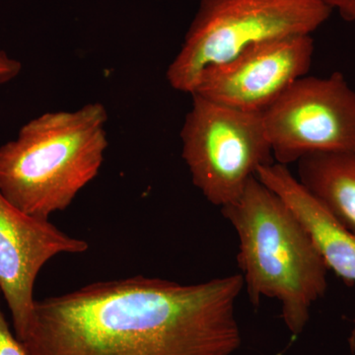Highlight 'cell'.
Returning <instances> with one entry per match:
<instances>
[{"instance_id":"7c38bea8","label":"cell","mask_w":355,"mask_h":355,"mask_svg":"<svg viewBox=\"0 0 355 355\" xmlns=\"http://www.w3.org/2000/svg\"><path fill=\"white\" fill-rule=\"evenodd\" d=\"M21 69L20 62L9 57L6 51H0V85L15 78L20 73Z\"/></svg>"},{"instance_id":"277c9868","label":"cell","mask_w":355,"mask_h":355,"mask_svg":"<svg viewBox=\"0 0 355 355\" xmlns=\"http://www.w3.org/2000/svg\"><path fill=\"white\" fill-rule=\"evenodd\" d=\"M331 12L324 0H200L181 51L166 72L168 83L191 94L205 69L257 44L311 35Z\"/></svg>"},{"instance_id":"5b68a950","label":"cell","mask_w":355,"mask_h":355,"mask_svg":"<svg viewBox=\"0 0 355 355\" xmlns=\"http://www.w3.org/2000/svg\"><path fill=\"white\" fill-rule=\"evenodd\" d=\"M182 128V157L191 180L210 203L235 202L259 168L272 165L263 113H247L191 95Z\"/></svg>"},{"instance_id":"7a4b0ae2","label":"cell","mask_w":355,"mask_h":355,"mask_svg":"<svg viewBox=\"0 0 355 355\" xmlns=\"http://www.w3.org/2000/svg\"><path fill=\"white\" fill-rule=\"evenodd\" d=\"M221 214L239 239L238 266L250 302L277 299L287 329L300 335L313 304L326 293L329 270L304 225L256 176Z\"/></svg>"},{"instance_id":"4fadbf2b","label":"cell","mask_w":355,"mask_h":355,"mask_svg":"<svg viewBox=\"0 0 355 355\" xmlns=\"http://www.w3.org/2000/svg\"><path fill=\"white\" fill-rule=\"evenodd\" d=\"M334 10L338 11L343 19L355 22V0H324Z\"/></svg>"},{"instance_id":"9c48e42d","label":"cell","mask_w":355,"mask_h":355,"mask_svg":"<svg viewBox=\"0 0 355 355\" xmlns=\"http://www.w3.org/2000/svg\"><path fill=\"white\" fill-rule=\"evenodd\" d=\"M256 177L277 196L304 225L328 270L347 286L355 284V234L343 227L305 190L287 166L273 163L259 168ZM355 350L354 328L349 338Z\"/></svg>"},{"instance_id":"ba28073f","label":"cell","mask_w":355,"mask_h":355,"mask_svg":"<svg viewBox=\"0 0 355 355\" xmlns=\"http://www.w3.org/2000/svg\"><path fill=\"white\" fill-rule=\"evenodd\" d=\"M88 249L87 242L25 214L0 191V291L18 340L31 322L35 282L44 266L58 254H83Z\"/></svg>"},{"instance_id":"52a82bcc","label":"cell","mask_w":355,"mask_h":355,"mask_svg":"<svg viewBox=\"0 0 355 355\" xmlns=\"http://www.w3.org/2000/svg\"><path fill=\"white\" fill-rule=\"evenodd\" d=\"M314 40L292 36L257 44L202 72L191 95L247 113H263L312 64Z\"/></svg>"},{"instance_id":"8992f818","label":"cell","mask_w":355,"mask_h":355,"mask_svg":"<svg viewBox=\"0 0 355 355\" xmlns=\"http://www.w3.org/2000/svg\"><path fill=\"white\" fill-rule=\"evenodd\" d=\"M275 163L308 154L355 153V91L340 71L303 76L263 113Z\"/></svg>"},{"instance_id":"3957f363","label":"cell","mask_w":355,"mask_h":355,"mask_svg":"<svg viewBox=\"0 0 355 355\" xmlns=\"http://www.w3.org/2000/svg\"><path fill=\"white\" fill-rule=\"evenodd\" d=\"M101 103L33 119L0 147V191L29 216L49 220L97 176L108 147Z\"/></svg>"},{"instance_id":"6da1fadb","label":"cell","mask_w":355,"mask_h":355,"mask_svg":"<svg viewBox=\"0 0 355 355\" xmlns=\"http://www.w3.org/2000/svg\"><path fill=\"white\" fill-rule=\"evenodd\" d=\"M242 275L183 284L144 275L36 300L28 355H232Z\"/></svg>"},{"instance_id":"8fae6325","label":"cell","mask_w":355,"mask_h":355,"mask_svg":"<svg viewBox=\"0 0 355 355\" xmlns=\"http://www.w3.org/2000/svg\"><path fill=\"white\" fill-rule=\"evenodd\" d=\"M0 291V297H1ZM0 355H28L24 345L10 330L1 309L0 302Z\"/></svg>"},{"instance_id":"30bf717a","label":"cell","mask_w":355,"mask_h":355,"mask_svg":"<svg viewBox=\"0 0 355 355\" xmlns=\"http://www.w3.org/2000/svg\"><path fill=\"white\" fill-rule=\"evenodd\" d=\"M297 180L338 223L355 234V153L308 154Z\"/></svg>"}]
</instances>
